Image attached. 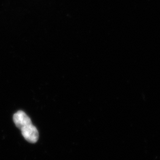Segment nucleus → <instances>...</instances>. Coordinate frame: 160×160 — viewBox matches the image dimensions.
Segmentation results:
<instances>
[{"label":"nucleus","instance_id":"2","mask_svg":"<svg viewBox=\"0 0 160 160\" xmlns=\"http://www.w3.org/2000/svg\"><path fill=\"white\" fill-rule=\"evenodd\" d=\"M13 121L16 126L19 129L26 124L32 123L29 116L22 110L18 111L14 114Z\"/></svg>","mask_w":160,"mask_h":160},{"label":"nucleus","instance_id":"1","mask_svg":"<svg viewBox=\"0 0 160 160\" xmlns=\"http://www.w3.org/2000/svg\"><path fill=\"white\" fill-rule=\"evenodd\" d=\"M24 139L30 143H36L39 138V132L32 123L26 124L20 129Z\"/></svg>","mask_w":160,"mask_h":160}]
</instances>
